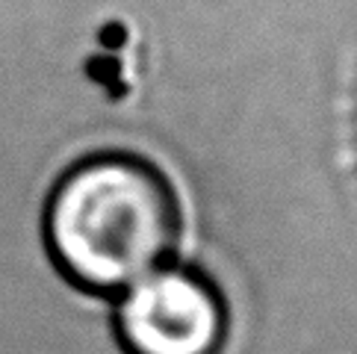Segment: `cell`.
Here are the masks:
<instances>
[{
	"label": "cell",
	"instance_id": "obj_1",
	"mask_svg": "<svg viewBox=\"0 0 357 354\" xmlns=\"http://www.w3.org/2000/svg\"><path fill=\"white\" fill-rule=\"evenodd\" d=\"M181 207L148 160L107 151L56 180L45 210L50 260L86 293H124L172 257Z\"/></svg>",
	"mask_w": 357,
	"mask_h": 354
},
{
	"label": "cell",
	"instance_id": "obj_2",
	"mask_svg": "<svg viewBox=\"0 0 357 354\" xmlns=\"http://www.w3.org/2000/svg\"><path fill=\"white\" fill-rule=\"evenodd\" d=\"M227 305L210 277L181 266H160L124 289L116 334L127 354H222Z\"/></svg>",
	"mask_w": 357,
	"mask_h": 354
}]
</instances>
